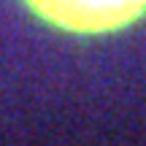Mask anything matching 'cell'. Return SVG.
Instances as JSON below:
<instances>
[{"label": "cell", "instance_id": "obj_1", "mask_svg": "<svg viewBox=\"0 0 146 146\" xmlns=\"http://www.w3.org/2000/svg\"><path fill=\"white\" fill-rule=\"evenodd\" d=\"M46 25L76 35H103L135 25L146 14V0H25Z\"/></svg>", "mask_w": 146, "mask_h": 146}]
</instances>
